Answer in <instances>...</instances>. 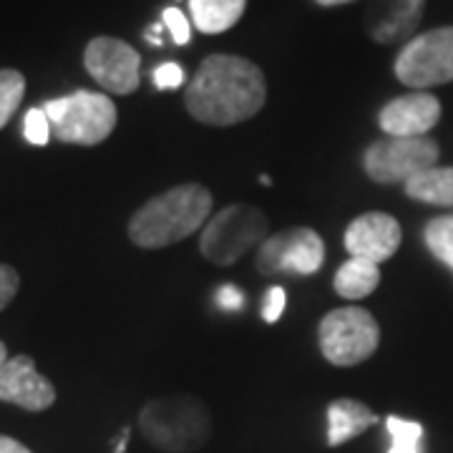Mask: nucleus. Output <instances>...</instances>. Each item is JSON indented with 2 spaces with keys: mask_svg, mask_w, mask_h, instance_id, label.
I'll return each mask as SVG.
<instances>
[{
  "mask_svg": "<svg viewBox=\"0 0 453 453\" xmlns=\"http://www.w3.org/2000/svg\"><path fill=\"white\" fill-rule=\"evenodd\" d=\"M267 101V81L257 64L232 53L204 58L184 91L189 116L207 127H234L252 119Z\"/></svg>",
  "mask_w": 453,
  "mask_h": 453,
  "instance_id": "1",
  "label": "nucleus"
},
{
  "mask_svg": "<svg viewBox=\"0 0 453 453\" xmlns=\"http://www.w3.org/2000/svg\"><path fill=\"white\" fill-rule=\"evenodd\" d=\"M211 214V192L189 181L166 189L134 211L129 240L142 250H164L195 234Z\"/></svg>",
  "mask_w": 453,
  "mask_h": 453,
  "instance_id": "2",
  "label": "nucleus"
},
{
  "mask_svg": "<svg viewBox=\"0 0 453 453\" xmlns=\"http://www.w3.org/2000/svg\"><path fill=\"white\" fill-rule=\"evenodd\" d=\"M139 431L157 451L192 453L210 441L211 413L202 398L189 393L162 395L142 408Z\"/></svg>",
  "mask_w": 453,
  "mask_h": 453,
  "instance_id": "3",
  "label": "nucleus"
},
{
  "mask_svg": "<svg viewBox=\"0 0 453 453\" xmlns=\"http://www.w3.org/2000/svg\"><path fill=\"white\" fill-rule=\"evenodd\" d=\"M43 111L49 116L53 136L64 144H101L111 136L119 121L111 98L96 91H76L71 96L50 98Z\"/></svg>",
  "mask_w": 453,
  "mask_h": 453,
  "instance_id": "4",
  "label": "nucleus"
},
{
  "mask_svg": "<svg viewBox=\"0 0 453 453\" xmlns=\"http://www.w3.org/2000/svg\"><path fill=\"white\" fill-rule=\"evenodd\" d=\"M270 229L267 214L252 204H229L219 210L202 229L199 252L217 267H229L250 250L265 242Z\"/></svg>",
  "mask_w": 453,
  "mask_h": 453,
  "instance_id": "5",
  "label": "nucleus"
},
{
  "mask_svg": "<svg viewBox=\"0 0 453 453\" xmlns=\"http://www.w3.org/2000/svg\"><path fill=\"white\" fill-rule=\"evenodd\" d=\"M320 353L335 368H353L365 363L380 345V325L371 310L348 305L327 312L320 327Z\"/></svg>",
  "mask_w": 453,
  "mask_h": 453,
  "instance_id": "6",
  "label": "nucleus"
},
{
  "mask_svg": "<svg viewBox=\"0 0 453 453\" xmlns=\"http://www.w3.org/2000/svg\"><path fill=\"white\" fill-rule=\"evenodd\" d=\"M395 79L413 88L426 91L453 81V26L413 35L395 56Z\"/></svg>",
  "mask_w": 453,
  "mask_h": 453,
  "instance_id": "7",
  "label": "nucleus"
},
{
  "mask_svg": "<svg viewBox=\"0 0 453 453\" xmlns=\"http://www.w3.org/2000/svg\"><path fill=\"white\" fill-rule=\"evenodd\" d=\"M441 149L428 136H386L363 154V172L375 184H401L436 166Z\"/></svg>",
  "mask_w": 453,
  "mask_h": 453,
  "instance_id": "8",
  "label": "nucleus"
},
{
  "mask_svg": "<svg viewBox=\"0 0 453 453\" xmlns=\"http://www.w3.org/2000/svg\"><path fill=\"white\" fill-rule=\"evenodd\" d=\"M323 262V237L310 226H288L257 247V270L267 277L315 275Z\"/></svg>",
  "mask_w": 453,
  "mask_h": 453,
  "instance_id": "9",
  "label": "nucleus"
},
{
  "mask_svg": "<svg viewBox=\"0 0 453 453\" xmlns=\"http://www.w3.org/2000/svg\"><path fill=\"white\" fill-rule=\"evenodd\" d=\"M83 65L88 76L109 94L129 96L142 83V58L127 41L113 35H98L83 50Z\"/></svg>",
  "mask_w": 453,
  "mask_h": 453,
  "instance_id": "10",
  "label": "nucleus"
},
{
  "mask_svg": "<svg viewBox=\"0 0 453 453\" xmlns=\"http://www.w3.org/2000/svg\"><path fill=\"white\" fill-rule=\"evenodd\" d=\"M0 401L41 413L56 403V388L46 375L35 371L31 356H16L0 368Z\"/></svg>",
  "mask_w": 453,
  "mask_h": 453,
  "instance_id": "11",
  "label": "nucleus"
},
{
  "mask_svg": "<svg viewBox=\"0 0 453 453\" xmlns=\"http://www.w3.org/2000/svg\"><path fill=\"white\" fill-rule=\"evenodd\" d=\"M403 242V229L386 211H368L356 217L345 229V250L350 257L371 259L375 265L390 259Z\"/></svg>",
  "mask_w": 453,
  "mask_h": 453,
  "instance_id": "12",
  "label": "nucleus"
},
{
  "mask_svg": "<svg viewBox=\"0 0 453 453\" xmlns=\"http://www.w3.org/2000/svg\"><path fill=\"white\" fill-rule=\"evenodd\" d=\"M441 101L428 91H413L388 101L378 113L386 136H426L441 121Z\"/></svg>",
  "mask_w": 453,
  "mask_h": 453,
  "instance_id": "13",
  "label": "nucleus"
},
{
  "mask_svg": "<svg viewBox=\"0 0 453 453\" xmlns=\"http://www.w3.org/2000/svg\"><path fill=\"white\" fill-rule=\"evenodd\" d=\"M426 0H371L365 11V31L375 43L390 46L411 41L421 26Z\"/></svg>",
  "mask_w": 453,
  "mask_h": 453,
  "instance_id": "14",
  "label": "nucleus"
},
{
  "mask_svg": "<svg viewBox=\"0 0 453 453\" xmlns=\"http://www.w3.org/2000/svg\"><path fill=\"white\" fill-rule=\"evenodd\" d=\"M380 421L363 401L338 398L327 405V446L338 449Z\"/></svg>",
  "mask_w": 453,
  "mask_h": 453,
  "instance_id": "15",
  "label": "nucleus"
},
{
  "mask_svg": "<svg viewBox=\"0 0 453 453\" xmlns=\"http://www.w3.org/2000/svg\"><path fill=\"white\" fill-rule=\"evenodd\" d=\"M403 192L413 202L451 207L453 210V166H431L403 184Z\"/></svg>",
  "mask_w": 453,
  "mask_h": 453,
  "instance_id": "16",
  "label": "nucleus"
},
{
  "mask_svg": "<svg viewBox=\"0 0 453 453\" xmlns=\"http://www.w3.org/2000/svg\"><path fill=\"white\" fill-rule=\"evenodd\" d=\"M247 0H189L192 20L199 33H225L240 23Z\"/></svg>",
  "mask_w": 453,
  "mask_h": 453,
  "instance_id": "17",
  "label": "nucleus"
},
{
  "mask_svg": "<svg viewBox=\"0 0 453 453\" xmlns=\"http://www.w3.org/2000/svg\"><path fill=\"white\" fill-rule=\"evenodd\" d=\"M378 285H380V265L360 257H350L345 265H340L335 282H333L335 292L345 300L368 297Z\"/></svg>",
  "mask_w": 453,
  "mask_h": 453,
  "instance_id": "18",
  "label": "nucleus"
},
{
  "mask_svg": "<svg viewBox=\"0 0 453 453\" xmlns=\"http://www.w3.org/2000/svg\"><path fill=\"white\" fill-rule=\"evenodd\" d=\"M423 240L431 250V255L453 270V214L431 219L423 229Z\"/></svg>",
  "mask_w": 453,
  "mask_h": 453,
  "instance_id": "19",
  "label": "nucleus"
},
{
  "mask_svg": "<svg viewBox=\"0 0 453 453\" xmlns=\"http://www.w3.org/2000/svg\"><path fill=\"white\" fill-rule=\"evenodd\" d=\"M23 94H26L23 73L13 68H3L0 71V129L13 119V113L23 101Z\"/></svg>",
  "mask_w": 453,
  "mask_h": 453,
  "instance_id": "20",
  "label": "nucleus"
},
{
  "mask_svg": "<svg viewBox=\"0 0 453 453\" xmlns=\"http://www.w3.org/2000/svg\"><path fill=\"white\" fill-rule=\"evenodd\" d=\"M388 434L393 438L388 453H421L418 443L423 438V426L416 421H405L398 416H388L386 418Z\"/></svg>",
  "mask_w": 453,
  "mask_h": 453,
  "instance_id": "21",
  "label": "nucleus"
},
{
  "mask_svg": "<svg viewBox=\"0 0 453 453\" xmlns=\"http://www.w3.org/2000/svg\"><path fill=\"white\" fill-rule=\"evenodd\" d=\"M26 139L35 146H46L50 139V124H49V116L43 109H31V111L26 113Z\"/></svg>",
  "mask_w": 453,
  "mask_h": 453,
  "instance_id": "22",
  "label": "nucleus"
},
{
  "mask_svg": "<svg viewBox=\"0 0 453 453\" xmlns=\"http://www.w3.org/2000/svg\"><path fill=\"white\" fill-rule=\"evenodd\" d=\"M164 23H166V28L172 31V38H174L177 46H187V43H189L192 28H189L187 16H184L179 8H166V11H164Z\"/></svg>",
  "mask_w": 453,
  "mask_h": 453,
  "instance_id": "23",
  "label": "nucleus"
},
{
  "mask_svg": "<svg viewBox=\"0 0 453 453\" xmlns=\"http://www.w3.org/2000/svg\"><path fill=\"white\" fill-rule=\"evenodd\" d=\"M18 290H20V275L16 267L0 265V312L16 300Z\"/></svg>",
  "mask_w": 453,
  "mask_h": 453,
  "instance_id": "24",
  "label": "nucleus"
},
{
  "mask_svg": "<svg viewBox=\"0 0 453 453\" xmlns=\"http://www.w3.org/2000/svg\"><path fill=\"white\" fill-rule=\"evenodd\" d=\"M285 303H288V295L280 285H273L270 290L265 292V303H262V318L265 323H277L285 312Z\"/></svg>",
  "mask_w": 453,
  "mask_h": 453,
  "instance_id": "25",
  "label": "nucleus"
},
{
  "mask_svg": "<svg viewBox=\"0 0 453 453\" xmlns=\"http://www.w3.org/2000/svg\"><path fill=\"white\" fill-rule=\"evenodd\" d=\"M184 83V68L179 64H162L154 71V86L169 91V88H179Z\"/></svg>",
  "mask_w": 453,
  "mask_h": 453,
  "instance_id": "26",
  "label": "nucleus"
},
{
  "mask_svg": "<svg viewBox=\"0 0 453 453\" xmlns=\"http://www.w3.org/2000/svg\"><path fill=\"white\" fill-rule=\"evenodd\" d=\"M217 305L229 312H237L244 308V295L234 285H225L222 290L217 292Z\"/></svg>",
  "mask_w": 453,
  "mask_h": 453,
  "instance_id": "27",
  "label": "nucleus"
},
{
  "mask_svg": "<svg viewBox=\"0 0 453 453\" xmlns=\"http://www.w3.org/2000/svg\"><path fill=\"white\" fill-rule=\"evenodd\" d=\"M0 453H33L28 446L11 436H0Z\"/></svg>",
  "mask_w": 453,
  "mask_h": 453,
  "instance_id": "28",
  "label": "nucleus"
},
{
  "mask_svg": "<svg viewBox=\"0 0 453 453\" xmlns=\"http://www.w3.org/2000/svg\"><path fill=\"white\" fill-rule=\"evenodd\" d=\"M318 5H325V8H333V5H345V3H353V0H315Z\"/></svg>",
  "mask_w": 453,
  "mask_h": 453,
  "instance_id": "29",
  "label": "nucleus"
},
{
  "mask_svg": "<svg viewBox=\"0 0 453 453\" xmlns=\"http://www.w3.org/2000/svg\"><path fill=\"white\" fill-rule=\"evenodd\" d=\"M8 360V348H5V342L0 340V368H3V363Z\"/></svg>",
  "mask_w": 453,
  "mask_h": 453,
  "instance_id": "30",
  "label": "nucleus"
}]
</instances>
